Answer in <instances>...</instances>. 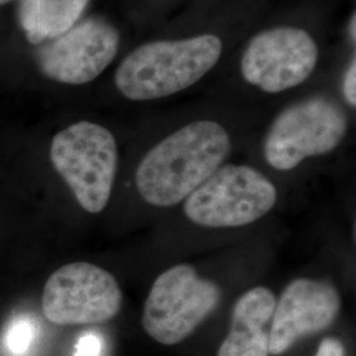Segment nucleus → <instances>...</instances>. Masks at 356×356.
I'll return each instance as SVG.
<instances>
[{"mask_svg": "<svg viewBox=\"0 0 356 356\" xmlns=\"http://www.w3.org/2000/svg\"><path fill=\"white\" fill-rule=\"evenodd\" d=\"M231 149L226 128L213 120L179 128L141 159L135 185L141 198L156 207L185 201L218 168Z\"/></svg>", "mask_w": 356, "mask_h": 356, "instance_id": "nucleus-1", "label": "nucleus"}, {"mask_svg": "<svg viewBox=\"0 0 356 356\" xmlns=\"http://www.w3.org/2000/svg\"><path fill=\"white\" fill-rule=\"evenodd\" d=\"M222 49L220 38L214 35L144 44L118 67L116 88L131 101L165 98L206 76L216 66Z\"/></svg>", "mask_w": 356, "mask_h": 356, "instance_id": "nucleus-2", "label": "nucleus"}, {"mask_svg": "<svg viewBox=\"0 0 356 356\" xmlns=\"http://www.w3.org/2000/svg\"><path fill=\"white\" fill-rule=\"evenodd\" d=\"M51 161L76 197L91 214L107 206L118 170V145L107 128L78 122L51 140Z\"/></svg>", "mask_w": 356, "mask_h": 356, "instance_id": "nucleus-3", "label": "nucleus"}, {"mask_svg": "<svg viewBox=\"0 0 356 356\" xmlns=\"http://www.w3.org/2000/svg\"><path fill=\"white\" fill-rule=\"evenodd\" d=\"M277 202L276 186L248 165L220 166L185 200L184 211L197 226L229 229L251 225Z\"/></svg>", "mask_w": 356, "mask_h": 356, "instance_id": "nucleus-4", "label": "nucleus"}, {"mask_svg": "<svg viewBox=\"0 0 356 356\" xmlns=\"http://www.w3.org/2000/svg\"><path fill=\"white\" fill-rule=\"evenodd\" d=\"M220 297L213 281L201 279L188 264H178L153 282L141 325L157 343H181L216 310Z\"/></svg>", "mask_w": 356, "mask_h": 356, "instance_id": "nucleus-5", "label": "nucleus"}, {"mask_svg": "<svg viewBox=\"0 0 356 356\" xmlns=\"http://www.w3.org/2000/svg\"><path fill=\"white\" fill-rule=\"evenodd\" d=\"M348 128L343 110L322 97L285 108L272 123L264 141V157L277 170H292L307 157L330 153Z\"/></svg>", "mask_w": 356, "mask_h": 356, "instance_id": "nucleus-6", "label": "nucleus"}, {"mask_svg": "<svg viewBox=\"0 0 356 356\" xmlns=\"http://www.w3.org/2000/svg\"><path fill=\"white\" fill-rule=\"evenodd\" d=\"M122 301V289L110 272L78 261L51 273L42 291L41 307L54 325H95L114 318Z\"/></svg>", "mask_w": 356, "mask_h": 356, "instance_id": "nucleus-7", "label": "nucleus"}, {"mask_svg": "<svg viewBox=\"0 0 356 356\" xmlns=\"http://www.w3.org/2000/svg\"><path fill=\"white\" fill-rule=\"evenodd\" d=\"M317 61L318 47L306 31L279 26L250 41L243 53L242 74L248 83L276 94L305 82Z\"/></svg>", "mask_w": 356, "mask_h": 356, "instance_id": "nucleus-8", "label": "nucleus"}, {"mask_svg": "<svg viewBox=\"0 0 356 356\" xmlns=\"http://www.w3.org/2000/svg\"><path fill=\"white\" fill-rule=\"evenodd\" d=\"M119 33L106 20L91 17L38 51V66L51 81L83 85L101 76L114 61L119 49Z\"/></svg>", "mask_w": 356, "mask_h": 356, "instance_id": "nucleus-9", "label": "nucleus"}, {"mask_svg": "<svg viewBox=\"0 0 356 356\" xmlns=\"http://www.w3.org/2000/svg\"><path fill=\"white\" fill-rule=\"evenodd\" d=\"M341 307V294L330 282L305 277L289 282L272 316L269 354L282 355L300 339L326 330L338 318Z\"/></svg>", "mask_w": 356, "mask_h": 356, "instance_id": "nucleus-10", "label": "nucleus"}, {"mask_svg": "<svg viewBox=\"0 0 356 356\" xmlns=\"http://www.w3.org/2000/svg\"><path fill=\"white\" fill-rule=\"evenodd\" d=\"M276 297L266 286H254L239 297L232 309L231 327L218 356L269 355V330Z\"/></svg>", "mask_w": 356, "mask_h": 356, "instance_id": "nucleus-11", "label": "nucleus"}, {"mask_svg": "<svg viewBox=\"0 0 356 356\" xmlns=\"http://www.w3.org/2000/svg\"><path fill=\"white\" fill-rule=\"evenodd\" d=\"M90 0H22L20 26L28 42L41 44L67 32L86 10Z\"/></svg>", "mask_w": 356, "mask_h": 356, "instance_id": "nucleus-12", "label": "nucleus"}, {"mask_svg": "<svg viewBox=\"0 0 356 356\" xmlns=\"http://www.w3.org/2000/svg\"><path fill=\"white\" fill-rule=\"evenodd\" d=\"M35 337V327L28 319H19L13 323L7 335V344L15 355H23L28 351Z\"/></svg>", "mask_w": 356, "mask_h": 356, "instance_id": "nucleus-13", "label": "nucleus"}, {"mask_svg": "<svg viewBox=\"0 0 356 356\" xmlns=\"http://www.w3.org/2000/svg\"><path fill=\"white\" fill-rule=\"evenodd\" d=\"M102 344L97 335L86 334L83 335L76 346L74 356H99Z\"/></svg>", "mask_w": 356, "mask_h": 356, "instance_id": "nucleus-14", "label": "nucleus"}, {"mask_svg": "<svg viewBox=\"0 0 356 356\" xmlns=\"http://www.w3.org/2000/svg\"><path fill=\"white\" fill-rule=\"evenodd\" d=\"M344 98L353 107L356 106V64L355 60L348 66L343 79Z\"/></svg>", "mask_w": 356, "mask_h": 356, "instance_id": "nucleus-15", "label": "nucleus"}, {"mask_svg": "<svg viewBox=\"0 0 356 356\" xmlns=\"http://www.w3.org/2000/svg\"><path fill=\"white\" fill-rule=\"evenodd\" d=\"M316 356H347V353L339 339L325 338L319 344Z\"/></svg>", "mask_w": 356, "mask_h": 356, "instance_id": "nucleus-16", "label": "nucleus"}, {"mask_svg": "<svg viewBox=\"0 0 356 356\" xmlns=\"http://www.w3.org/2000/svg\"><path fill=\"white\" fill-rule=\"evenodd\" d=\"M355 16H354V17H353V22H351V24H353V38H354V40H355ZM350 29H351V28H350Z\"/></svg>", "mask_w": 356, "mask_h": 356, "instance_id": "nucleus-17", "label": "nucleus"}, {"mask_svg": "<svg viewBox=\"0 0 356 356\" xmlns=\"http://www.w3.org/2000/svg\"><path fill=\"white\" fill-rule=\"evenodd\" d=\"M10 1H13V0H0V6H3V4H7V3H10Z\"/></svg>", "mask_w": 356, "mask_h": 356, "instance_id": "nucleus-18", "label": "nucleus"}]
</instances>
